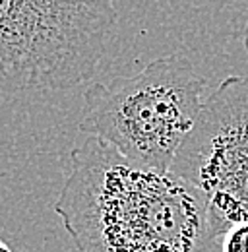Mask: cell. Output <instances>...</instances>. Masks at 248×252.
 I'll use <instances>...</instances> for the list:
<instances>
[{"label": "cell", "mask_w": 248, "mask_h": 252, "mask_svg": "<svg viewBox=\"0 0 248 252\" xmlns=\"http://www.w3.org/2000/svg\"><path fill=\"white\" fill-rule=\"evenodd\" d=\"M171 173L204 196L217 241L248 221V76L225 78L204 101Z\"/></svg>", "instance_id": "obj_4"}, {"label": "cell", "mask_w": 248, "mask_h": 252, "mask_svg": "<svg viewBox=\"0 0 248 252\" xmlns=\"http://www.w3.org/2000/svg\"><path fill=\"white\" fill-rule=\"evenodd\" d=\"M219 252H248V221L237 223L219 239Z\"/></svg>", "instance_id": "obj_5"}, {"label": "cell", "mask_w": 248, "mask_h": 252, "mask_svg": "<svg viewBox=\"0 0 248 252\" xmlns=\"http://www.w3.org/2000/svg\"><path fill=\"white\" fill-rule=\"evenodd\" d=\"M243 43H245V49L248 51V24L247 28H245V33H243Z\"/></svg>", "instance_id": "obj_6"}, {"label": "cell", "mask_w": 248, "mask_h": 252, "mask_svg": "<svg viewBox=\"0 0 248 252\" xmlns=\"http://www.w3.org/2000/svg\"><path fill=\"white\" fill-rule=\"evenodd\" d=\"M70 161L55 214L80 252L221 251L204 196L175 173L136 165L93 136Z\"/></svg>", "instance_id": "obj_1"}, {"label": "cell", "mask_w": 248, "mask_h": 252, "mask_svg": "<svg viewBox=\"0 0 248 252\" xmlns=\"http://www.w3.org/2000/svg\"><path fill=\"white\" fill-rule=\"evenodd\" d=\"M204 90L206 78L186 57L167 55L134 76L92 84L78 128L136 165L171 171L200 117Z\"/></svg>", "instance_id": "obj_2"}, {"label": "cell", "mask_w": 248, "mask_h": 252, "mask_svg": "<svg viewBox=\"0 0 248 252\" xmlns=\"http://www.w3.org/2000/svg\"><path fill=\"white\" fill-rule=\"evenodd\" d=\"M115 24L113 0H0V92L45 94L92 80Z\"/></svg>", "instance_id": "obj_3"}, {"label": "cell", "mask_w": 248, "mask_h": 252, "mask_svg": "<svg viewBox=\"0 0 248 252\" xmlns=\"http://www.w3.org/2000/svg\"><path fill=\"white\" fill-rule=\"evenodd\" d=\"M0 252H12V251L8 249V245H4V243L0 241Z\"/></svg>", "instance_id": "obj_7"}]
</instances>
